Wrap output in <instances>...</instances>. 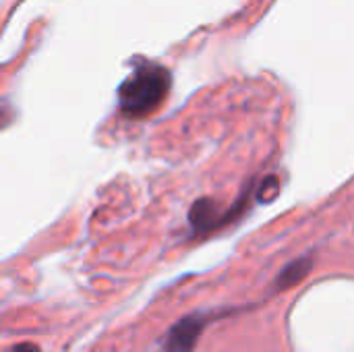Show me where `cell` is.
I'll list each match as a JSON object with an SVG mask.
<instances>
[{
	"label": "cell",
	"mask_w": 354,
	"mask_h": 352,
	"mask_svg": "<svg viewBox=\"0 0 354 352\" xmlns=\"http://www.w3.org/2000/svg\"><path fill=\"white\" fill-rule=\"evenodd\" d=\"M170 89V73L160 64L135 68L118 91L120 112L129 118H141L153 112Z\"/></svg>",
	"instance_id": "6da1fadb"
},
{
	"label": "cell",
	"mask_w": 354,
	"mask_h": 352,
	"mask_svg": "<svg viewBox=\"0 0 354 352\" xmlns=\"http://www.w3.org/2000/svg\"><path fill=\"white\" fill-rule=\"evenodd\" d=\"M212 315L191 313L178 319L164 338V352H193Z\"/></svg>",
	"instance_id": "7a4b0ae2"
},
{
	"label": "cell",
	"mask_w": 354,
	"mask_h": 352,
	"mask_svg": "<svg viewBox=\"0 0 354 352\" xmlns=\"http://www.w3.org/2000/svg\"><path fill=\"white\" fill-rule=\"evenodd\" d=\"M189 222H191L195 234H205V232H212L218 226H222L226 220H224V216L218 214V207L212 199H201L193 205V210L189 214Z\"/></svg>",
	"instance_id": "3957f363"
},
{
	"label": "cell",
	"mask_w": 354,
	"mask_h": 352,
	"mask_svg": "<svg viewBox=\"0 0 354 352\" xmlns=\"http://www.w3.org/2000/svg\"><path fill=\"white\" fill-rule=\"evenodd\" d=\"M313 268V259L311 257H301V259H295L290 261L276 278V290H286V288H292L297 286L301 280H305V276L311 272Z\"/></svg>",
	"instance_id": "277c9868"
},
{
	"label": "cell",
	"mask_w": 354,
	"mask_h": 352,
	"mask_svg": "<svg viewBox=\"0 0 354 352\" xmlns=\"http://www.w3.org/2000/svg\"><path fill=\"white\" fill-rule=\"evenodd\" d=\"M8 352H41V351H39V346H37V344H33V342H23V344L12 346Z\"/></svg>",
	"instance_id": "5b68a950"
}]
</instances>
